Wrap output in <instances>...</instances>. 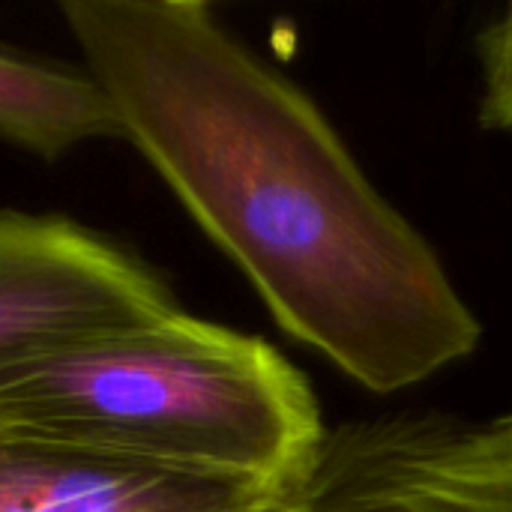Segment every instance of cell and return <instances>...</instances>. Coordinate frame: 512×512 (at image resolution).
Returning a JSON list of instances; mask_svg holds the SVG:
<instances>
[{
  "instance_id": "obj_3",
  "label": "cell",
  "mask_w": 512,
  "mask_h": 512,
  "mask_svg": "<svg viewBox=\"0 0 512 512\" xmlns=\"http://www.w3.org/2000/svg\"><path fill=\"white\" fill-rule=\"evenodd\" d=\"M270 512H512V411L339 423Z\"/></svg>"
},
{
  "instance_id": "obj_5",
  "label": "cell",
  "mask_w": 512,
  "mask_h": 512,
  "mask_svg": "<svg viewBox=\"0 0 512 512\" xmlns=\"http://www.w3.org/2000/svg\"><path fill=\"white\" fill-rule=\"evenodd\" d=\"M282 489L0 432V512H270Z\"/></svg>"
},
{
  "instance_id": "obj_4",
  "label": "cell",
  "mask_w": 512,
  "mask_h": 512,
  "mask_svg": "<svg viewBox=\"0 0 512 512\" xmlns=\"http://www.w3.org/2000/svg\"><path fill=\"white\" fill-rule=\"evenodd\" d=\"M174 309L168 282L126 246L63 216L0 210V363Z\"/></svg>"
},
{
  "instance_id": "obj_6",
  "label": "cell",
  "mask_w": 512,
  "mask_h": 512,
  "mask_svg": "<svg viewBox=\"0 0 512 512\" xmlns=\"http://www.w3.org/2000/svg\"><path fill=\"white\" fill-rule=\"evenodd\" d=\"M0 138L54 162L87 141L123 138V129L87 69L0 48Z\"/></svg>"
},
{
  "instance_id": "obj_7",
  "label": "cell",
  "mask_w": 512,
  "mask_h": 512,
  "mask_svg": "<svg viewBox=\"0 0 512 512\" xmlns=\"http://www.w3.org/2000/svg\"><path fill=\"white\" fill-rule=\"evenodd\" d=\"M477 57L483 78L480 120L512 135V3L477 33Z\"/></svg>"
},
{
  "instance_id": "obj_1",
  "label": "cell",
  "mask_w": 512,
  "mask_h": 512,
  "mask_svg": "<svg viewBox=\"0 0 512 512\" xmlns=\"http://www.w3.org/2000/svg\"><path fill=\"white\" fill-rule=\"evenodd\" d=\"M123 141L276 324L369 393L468 360L483 324L321 108L198 0H66Z\"/></svg>"
},
{
  "instance_id": "obj_2",
  "label": "cell",
  "mask_w": 512,
  "mask_h": 512,
  "mask_svg": "<svg viewBox=\"0 0 512 512\" xmlns=\"http://www.w3.org/2000/svg\"><path fill=\"white\" fill-rule=\"evenodd\" d=\"M0 432L282 486L327 426L273 345L174 309L0 363Z\"/></svg>"
}]
</instances>
